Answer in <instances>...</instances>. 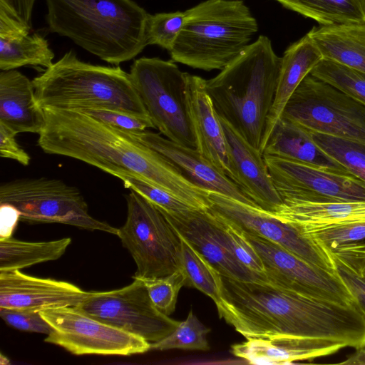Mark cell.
<instances>
[{"label": "cell", "instance_id": "cell-20", "mask_svg": "<svg viewBox=\"0 0 365 365\" xmlns=\"http://www.w3.org/2000/svg\"><path fill=\"white\" fill-rule=\"evenodd\" d=\"M205 79L187 73L185 93L188 113L201 155L234 182L223 128L205 87Z\"/></svg>", "mask_w": 365, "mask_h": 365}, {"label": "cell", "instance_id": "cell-25", "mask_svg": "<svg viewBox=\"0 0 365 365\" xmlns=\"http://www.w3.org/2000/svg\"><path fill=\"white\" fill-rule=\"evenodd\" d=\"M273 213L297 230L365 220V201L317 202L284 200Z\"/></svg>", "mask_w": 365, "mask_h": 365}, {"label": "cell", "instance_id": "cell-3", "mask_svg": "<svg viewBox=\"0 0 365 365\" xmlns=\"http://www.w3.org/2000/svg\"><path fill=\"white\" fill-rule=\"evenodd\" d=\"M282 58L259 36L205 87L217 115L259 150L272 108Z\"/></svg>", "mask_w": 365, "mask_h": 365}, {"label": "cell", "instance_id": "cell-41", "mask_svg": "<svg viewBox=\"0 0 365 365\" xmlns=\"http://www.w3.org/2000/svg\"><path fill=\"white\" fill-rule=\"evenodd\" d=\"M329 255L337 274L351 294L355 304L365 319V277L354 272L335 256Z\"/></svg>", "mask_w": 365, "mask_h": 365}, {"label": "cell", "instance_id": "cell-43", "mask_svg": "<svg viewBox=\"0 0 365 365\" xmlns=\"http://www.w3.org/2000/svg\"><path fill=\"white\" fill-rule=\"evenodd\" d=\"M16 135L14 130L0 123V156L27 166L30 163L31 158L16 142Z\"/></svg>", "mask_w": 365, "mask_h": 365}, {"label": "cell", "instance_id": "cell-4", "mask_svg": "<svg viewBox=\"0 0 365 365\" xmlns=\"http://www.w3.org/2000/svg\"><path fill=\"white\" fill-rule=\"evenodd\" d=\"M53 33L66 36L113 65L130 61L147 46L149 14L132 0H46Z\"/></svg>", "mask_w": 365, "mask_h": 365}, {"label": "cell", "instance_id": "cell-14", "mask_svg": "<svg viewBox=\"0 0 365 365\" xmlns=\"http://www.w3.org/2000/svg\"><path fill=\"white\" fill-rule=\"evenodd\" d=\"M282 200L326 202L365 201V182L294 160L263 155Z\"/></svg>", "mask_w": 365, "mask_h": 365}, {"label": "cell", "instance_id": "cell-18", "mask_svg": "<svg viewBox=\"0 0 365 365\" xmlns=\"http://www.w3.org/2000/svg\"><path fill=\"white\" fill-rule=\"evenodd\" d=\"M219 118L227 144L234 182L259 207L270 212H276L282 200L272 180L263 154L225 120Z\"/></svg>", "mask_w": 365, "mask_h": 365}, {"label": "cell", "instance_id": "cell-5", "mask_svg": "<svg viewBox=\"0 0 365 365\" xmlns=\"http://www.w3.org/2000/svg\"><path fill=\"white\" fill-rule=\"evenodd\" d=\"M32 83L36 103L41 108H108L149 117L130 73L119 66L83 62L72 51Z\"/></svg>", "mask_w": 365, "mask_h": 365}, {"label": "cell", "instance_id": "cell-1", "mask_svg": "<svg viewBox=\"0 0 365 365\" xmlns=\"http://www.w3.org/2000/svg\"><path fill=\"white\" fill-rule=\"evenodd\" d=\"M43 110L45 125L38 134V145L44 153L81 160L118 178L141 179L195 208H210V192L191 182L163 155L129 131L75 110Z\"/></svg>", "mask_w": 365, "mask_h": 365}, {"label": "cell", "instance_id": "cell-11", "mask_svg": "<svg viewBox=\"0 0 365 365\" xmlns=\"http://www.w3.org/2000/svg\"><path fill=\"white\" fill-rule=\"evenodd\" d=\"M108 292H90L75 307L85 314L113 327L155 342L167 336L180 322L159 311L143 281Z\"/></svg>", "mask_w": 365, "mask_h": 365}, {"label": "cell", "instance_id": "cell-31", "mask_svg": "<svg viewBox=\"0 0 365 365\" xmlns=\"http://www.w3.org/2000/svg\"><path fill=\"white\" fill-rule=\"evenodd\" d=\"M308 130L318 147L351 175L365 182V142Z\"/></svg>", "mask_w": 365, "mask_h": 365}, {"label": "cell", "instance_id": "cell-44", "mask_svg": "<svg viewBox=\"0 0 365 365\" xmlns=\"http://www.w3.org/2000/svg\"><path fill=\"white\" fill-rule=\"evenodd\" d=\"M35 1L36 0H0V10L6 12L31 29Z\"/></svg>", "mask_w": 365, "mask_h": 365}, {"label": "cell", "instance_id": "cell-8", "mask_svg": "<svg viewBox=\"0 0 365 365\" xmlns=\"http://www.w3.org/2000/svg\"><path fill=\"white\" fill-rule=\"evenodd\" d=\"M130 74L155 128L178 144L195 148L186 101L187 73L173 61L143 57L133 62Z\"/></svg>", "mask_w": 365, "mask_h": 365}, {"label": "cell", "instance_id": "cell-32", "mask_svg": "<svg viewBox=\"0 0 365 365\" xmlns=\"http://www.w3.org/2000/svg\"><path fill=\"white\" fill-rule=\"evenodd\" d=\"M210 331L190 309L186 319L180 322L174 331L162 339L150 343V349L207 351L210 346L207 334Z\"/></svg>", "mask_w": 365, "mask_h": 365}, {"label": "cell", "instance_id": "cell-45", "mask_svg": "<svg viewBox=\"0 0 365 365\" xmlns=\"http://www.w3.org/2000/svg\"><path fill=\"white\" fill-rule=\"evenodd\" d=\"M30 29L6 12L0 10V38L13 40L30 34Z\"/></svg>", "mask_w": 365, "mask_h": 365}, {"label": "cell", "instance_id": "cell-36", "mask_svg": "<svg viewBox=\"0 0 365 365\" xmlns=\"http://www.w3.org/2000/svg\"><path fill=\"white\" fill-rule=\"evenodd\" d=\"M140 279L156 308L167 316L171 314L175 311L180 289L186 284L183 271L179 269L168 276Z\"/></svg>", "mask_w": 365, "mask_h": 365}, {"label": "cell", "instance_id": "cell-12", "mask_svg": "<svg viewBox=\"0 0 365 365\" xmlns=\"http://www.w3.org/2000/svg\"><path fill=\"white\" fill-rule=\"evenodd\" d=\"M53 330L44 341L75 355L130 356L150 349L145 339L102 322L75 307L40 312Z\"/></svg>", "mask_w": 365, "mask_h": 365}, {"label": "cell", "instance_id": "cell-47", "mask_svg": "<svg viewBox=\"0 0 365 365\" xmlns=\"http://www.w3.org/2000/svg\"><path fill=\"white\" fill-rule=\"evenodd\" d=\"M339 364L344 365H365V345L356 349V351L352 355Z\"/></svg>", "mask_w": 365, "mask_h": 365}, {"label": "cell", "instance_id": "cell-15", "mask_svg": "<svg viewBox=\"0 0 365 365\" xmlns=\"http://www.w3.org/2000/svg\"><path fill=\"white\" fill-rule=\"evenodd\" d=\"M209 200L212 212L243 232L272 241L311 264L336 272L327 251L273 213L217 192H209Z\"/></svg>", "mask_w": 365, "mask_h": 365}, {"label": "cell", "instance_id": "cell-30", "mask_svg": "<svg viewBox=\"0 0 365 365\" xmlns=\"http://www.w3.org/2000/svg\"><path fill=\"white\" fill-rule=\"evenodd\" d=\"M180 237V269L185 276V286L197 289L210 297L216 307L219 306L222 302L221 274L202 254Z\"/></svg>", "mask_w": 365, "mask_h": 365}, {"label": "cell", "instance_id": "cell-33", "mask_svg": "<svg viewBox=\"0 0 365 365\" xmlns=\"http://www.w3.org/2000/svg\"><path fill=\"white\" fill-rule=\"evenodd\" d=\"M299 230L304 236L325 251L365 240V220L304 228Z\"/></svg>", "mask_w": 365, "mask_h": 365}, {"label": "cell", "instance_id": "cell-27", "mask_svg": "<svg viewBox=\"0 0 365 365\" xmlns=\"http://www.w3.org/2000/svg\"><path fill=\"white\" fill-rule=\"evenodd\" d=\"M70 237L48 242H25L11 237L0 238V272L24 269L56 260L66 252Z\"/></svg>", "mask_w": 365, "mask_h": 365}, {"label": "cell", "instance_id": "cell-10", "mask_svg": "<svg viewBox=\"0 0 365 365\" xmlns=\"http://www.w3.org/2000/svg\"><path fill=\"white\" fill-rule=\"evenodd\" d=\"M281 117L309 130L365 142V104L310 73L295 90Z\"/></svg>", "mask_w": 365, "mask_h": 365}, {"label": "cell", "instance_id": "cell-6", "mask_svg": "<svg viewBox=\"0 0 365 365\" xmlns=\"http://www.w3.org/2000/svg\"><path fill=\"white\" fill-rule=\"evenodd\" d=\"M257 30L242 0H206L185 11L184 26L169 52L174 62L222 70L250 44Z\"/></svg>", "mask_w": 365, "mask_h": 365}, {"label": "cell", "instance_id": "cell-13", "mask_svg": "<svg viewBox=\"0 0 365 365\" xmlns=\"http://www.w3.org/2000/svg\"><path fill=\"white\" fill-rule=\"evenodd\" d=\"M244 234L259 255L269 282L308 297L355 304L336 272L311 264L272 241Z\"/></svg>", "mask_w": 365, "mask_h": 365}, {"label": "cell", "instance_id": "cell-38", "mask_svg": "<svg viewBox=\"0 0 365 365\" xmlns=\"http://www.w3.org/2000/svg\"><path fill=\"white\" fill-rule=\"evenodd\" d=\"M118 178L123 182L125 187L138 192L168 213L178 214L197 209L169 192L141 179L131 176H120Z\"/></svg>", "mask_w": 365, "mask_h": 365}, {"label": "cell", "instance_id": "cell-16", "mask_svg": "<svg viewBox=\"0 0 365 365\" xmlns=\"http://www.w3.org/2000/svg\"><path fill=\"white\" fill-rule=\"evenodd\" d=\"M160 210L177 232L202 254L222 276L242 281L269 282L265 274L255 272L245 267L227 248L217 220L209 209H192L178 214Z\"/></svg>", "mask_w": 365, "mask_h": 365}, {"label": "cell", "instance_id": "cell-19", "mask_svg": "<svg viewBox=\"0 0 365 365\" xmlns=\"http://www.w3.org/2000/svg\"><path fill=\"white\" fill-rule=\"evenodd\" d=\"M129 132L136 139L163 155L195 185L210 192H217L257 206L195 148L178 144L148 130Z\"/></svg>", "mask_w": 365, "mask_h": 365}, {"label": "cell", "instance_id": "cell-2", "mask_svg": "<svg viewBox=\"0 0 365 365\" xmlns=\"http://www.w3.org/2000/svg\"><path fill=\"white\" fill-rule=\"evenodd\" d=\"M220 317L247 339L294 336L365 345V319L356 304L305 296L269 282L222 276Z\"/></svg>", "mask_w": 365, "mask_h": 365}, {"label": "cell", "instance_id": "cell-40", "mask_svg": "<svg viewBox=\"0 0 365 365\" xmlns=\"http://www.w3.org/2000/svg\"><path fill=\"white\" fill-rule=\"evenodd\" d=\"M0 316L7 324L19 330L47 335L53 330L39 312L0 307Z\"/></svg>", "mask_w": 365, "mask_h": 365}, {"label": "cell", "instance_id": "cell-42", "mask_svg": "<svg viewBox=\"0 0 365 365\" xmlns=\"http://www.w3.org/2000/svg\"><path fill=\"white\" fill-rule=\"evenodd\" d=\"M348 266L354 272L365 277V240L327 252Z\"/></svg>", "mask_w": 365, "mask_h": 365}, {"label": "cell", "instance_id": "cell-39", "mask_svg": "<svg viewBox=\"0 0 365 365\" xmlns=\"http://www.w3.org/2000/svg\"><path fill=\"white\" fill-rule=\"evenodd\" d=\"M75 110L106 124L128 131H142L148 128H155L149 117L135 115L118 110L93 108Z\"/></svg>", "mask_w": 365, "mask_h": 365}, {"label": "cell", "instance_id": "cell-24", "mask_svg": "<svg viewBox=\"0 0 365 365\" xmlns=\"http://www.w3.org/2000/svg\"><path fill=\"white\" fill-rule=\"evenodd\" d=\"M262 154L294 160L331 172L353 175L318 147L307 129L282 117L274 125Z\"/></svg>", "mask_w": 365, "mask_h": 365}, {"label": "cell", "instance_id": "cell-37", "mask_svg": "<svg viewBox=\"0 0 365 365\" xmlns=\"http://www.w3.org/2000/svg\"><path fill=\"white\" fill-rule=\"evenodd\" d=\"M215 215L220 228L222 240L236 258L252 271L265 274L259 255L244 232L217 215Z\"/></svg>", "mask_w": 365, "mask_h": 365}, {"label": "cell", "instance_id": "cell-34", "mask_svg": "<svg viewBox=\"0 0 365 365\" xmlns=\"http://www.w3.org/2000/svg\"><path fill=\"white\" fill-rule=\"evenodd\" d=\"M310 74L327 82L365 104V73L322 59Z\"/></svg>", "mask_w": 365, "mask_h": 365}, {"label": "cell", "instance_id": "cell-48", "mask_svg": "<svg viewBox=\"0 0 365 365\" xmlns=\"http://www.w3.org/2000/svg\"><path fill=\"white\" fill-rule=\"evenodd\" d=\"M364 1L365 2V0H364Z\"/></svg>", "mask_w": 365, "mask_h": 365}, {"label": "cell", "instance_id": "cell-21", "mask_svg": "<svg viewBox=\"0 0 365 365\" xmlns=\"http://www.w3.org/2000/svg\"><path fill=\"white\" fill-rule=\"evenodd\" d=\"M346 346L337 341L294 336L248 339L232 345L236 356L251 364H288L333 354Z\"/></svg>", "mask_w": 365, "mask_h": 365}, {"label": "cell", "instance_id": "cell-9", "mask_svg": "<svg viewBox=\"0 0 365 365\" xmlns=\"http://www.w3.org/2000/svg\"><path fill=\"white\" fill-rule=\"evenodd\" d=\"M14 206L20 220L33 223H61L88 230L116 235L118 228L98 220L75 186L46 177L22 178L0 185V204Z\"/></svg>", "mask_w": 365, "mask_h": 365}, {"label": "cell", "instance_id": "cell-17", "mask_svg": "<svg viewBox=\"0 0 365 365\" xmlns=\"http://www.w3.org/2000/svg\"><path fill=\"white\" fill-rule=\"evenodd\" d=\"M89 294L70 282L30 276L19 269L0 272V307L40 312L76 307Z\"/></svg>", "mask_w": 365, "mask_h": 365}, {"label": "cell", "instance_id": "cell-35", "mask_svg": "<svg viewBox=\"0 0 365 365\" xmlns=\"http://www.w3.org/2000/svg\"><path fill=\"white\" fill-rule=\"evenodd\" d=\"M185 11L149 14L146 26L147 45H156L170 51L185 24Z\"/></svg>", "mask_w": 365, "mask_h": 365}, {"label": "cell", "instance_id": "cell-29", "mask_svg": "<svg viewBox=\"0 0 365 365\" xmlns=\"http://www.w3.org/2000/svg\"><path fill=\"white\" fill-rule=\"evenodd\" d=\"M54 53L47 40L38 34H28L19 38H0V69L14 70L25 66L46 68L53 63Z\"/></svg>", "mask_w": 365, "mask_h": 365}, {"label": "cell", "instance_id": "cell-22", "mask_svg": "<svg viewBox=\"0 0 365 365\" xmlns=\"http://www.w3.org/2000/svg\"><path fill=\"white\" fill-rule=\"evenodd\" d=\"M0 123L16 134H39L45 125L32 81L15 69L0 72Z\"/></svg>", "mask_w": 365, "mask_h": 365}, {"label": "cell", "instance_id": "cell-26", "mask_svg": "<svg viewBox=\"0 0 365 365\" xmlns=\"http://www.w3.org/2000/svg\"><path fill=\"white\" fill-rule=\"evenodd\" d=\"M308 34L323 59L365 73V23L320 25Z\"/></svg>", "mask_w": 365, "mask_h": 365}, {"label": "cell", "instance_id": "cell-28", "mask_svg": "<svg viewBox=\"0 0 365 365\" xmlns=\"http://www.w3.org/2000/svg\"><path fill=\"white\" fill-rule=\"evenodd\" d=\"M284 7L320 25L364 24V0H276Z\"/></svg>", "mask_w": 365, "mask_h": 365}, {"label": "cell", "instance_id": "cell-23", "mask_svg": "<svg viewBox=\"0 0 365 365\" xmlns=\"http://www.w3.org/2000/svg\"><path fill=\"white\" fill-rule=\"evenodd\" d=\"M282 58L274 101L267 117L260 144L262 153L274 125L281 118L285 106L303 79L323 59L309 34L291 44Z\"/></svg>", "mask_w": 365, "mask_h": 365}, {"label": "cell", "instance_id": "cell-7", "mask_svg": "<svg viewBox=\"0 0 365 365\" xmlns=\"http://www.w3.org/2000/svg\"><path fill=\"white\" fill-rule=\"evenodd\" d=\"M125 195L127 217L118 237L133 257V278H157L180 269L181 238L162 211L138 192Z\"/></svg>", "mask_w": 365, "mask_h": 365}, {"label": "cell", "instance_id": "cell-46", "mask_svg": "<svg viewBox=\"0 0 365 365\" xmlns=\"http://www.w3.org/2000/svg\"><path fill=\"white\" fill-rule=\"evenodd\" d=\"M20 220V212L13 205L0 204V238L11 237Z\"/></svg>", "mask_w": 365, "mask_h": 365}]
</instances>
